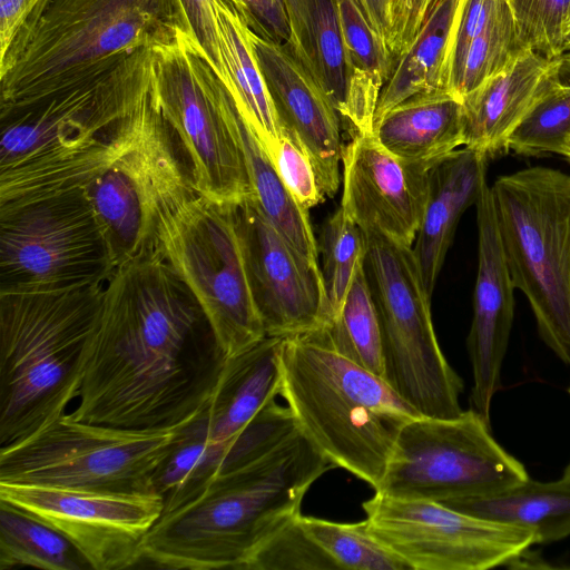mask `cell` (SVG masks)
<instances>
[{
	"mask_svg": "<svg viewBox=\"0 0 570 570\" xmlns=\"http://www.w3.org/2000/svg\"><path fill=\"white\" fill-rule=\"evenodd\" d=\"M298 519L305 532L340 569L411 570L402 558L370 532L365 520L342 523L302 514Z\"/></svg>",
	"mask_w": 570,
	"mask_h": 570,
	"instance_id": "obj_34",
	"label": "cell"
},
{
	"mask_svg": "<svg viewBox=\"0 0 570 570\" xmlns=\"http://www.w3.org/2000/svg\"><path fill=\"white\" fill-rule=\"evenodd\" d=\"M495 3L497 0H460L450 56L449 90L460 75L470 43L487 26Z\"/></svg>",
	"mask_w": 570,
	"mask_h": 570,
	"instance_id": "obj_41",
	"label": "cell"
},
{
	"mask_svg": "<svg viewBox=\"0 0 570 570\" xmlns=\"http://www.w3.org/2000/svg\"><path fill=\"white\" fill-rule=\"evenodd\" d=\"M39 0H0V56L4 55L16 33Z\"/></svg>",
	"mask_w": 570,
	"mask_h": 570,
	"instance_id": "obj_44",
	"label": "cell"
},
{
	"mask_svg": "<svg viewBox=\"0 0 570 570\" xmlns=\"http://www.w3.org/2000/svg\"><path fill=\"white\" fill-rule=\"evenodd\" d=\"M283 337L266 336L226 358L208 405L181 425L154 475V489L173 501L194 494L215 474L248 462L275 443L259 411L281 390Z\"/></svg>",
	"mask_w": 570,
	"mask_h": 570,
	"instance_id": "obj_7",
	"label": "cell"
},
{
	"mask_svg": "<svg viewBox=\"0 0 570 570\" xmlns=\"http://www.w3.org/2000/svg\"><path fill=\"white\" fill-rule=\"evenodd\" d=\"M442 504L480 519L531 530L537 543L570 535V481L563 478L552 482L528 478L492 494Z\"/></svg>",
	"mask_w": 570,
	"mask_h": 570,
	"instance_id": "obj_27",
	"label": "cell"
},
{
	"mask_svg": "<svg viewBox=\"0 0 570 570\" xmlns=\"http://www.w3.org/2000/svg\"><path fill=\"white\" fill-rule=\"evenodd\" d=\"M112 271L81 190L0 212L1 287H66L106 281Z\"/></svg>",
	"mask_w": 570,
	"mask_h": 570,
	"instance_id": "obj_15",
	"label": "cell"
},
{
	"mask_svg": "<svg viewBox=\"0 0 570 570\" xmlns=\"http://www.w3.org/2000/svg\"><path fill=\"white\" fill-rule=\"evenodd\" d=\"M0 500L41 519L94 570L138 568L142 544L164 510L157 492H106L0 483Z\"/></svg>",
	"mask_w": 570,
	"mask_h": 570,
	"instance_id": "obj_17",
	"label": "cell"
},
{
	"mask_svg": "<svg viewBox=\"0 0 570 570\" xmlns=\"http://www.w3.org/2000/svg\"><path fill=\"white\" fill-rule=\"evenodd\" d=\"M478 272L473 317L466 340L472 365V410L490 423L493 395L500 387L514 316L515 289L498 232L491 188L487 185L476 204Z\"/></svg>",
	"mask_w": 570,
	"mask_h": 570,
	"instance_id": "obj_20",
	"label": "cell"
},
{
	"mask_svg": "<svg viewBox=\"0 0 570 570\" xmlns=\"http://www.w3.org/2000/svg\"><path fill=\"white\" fill-rule=\"evenodd\" d=\"M252 41L282 131L309 157L324 196L333 197L340 187L344 149L340 114L321 86L283 45L253 30Z\"/></svg>",
	"mask_w": 570,
	"mask_h": 570,
	"instance_id": "obj_21",
	"label": "cell"
},
{
	"mask_svg": "<svg viewBox=\"0 0 570 570\" xmlns=\"http://www.w3.org/2000/svg\"><path fill=\"white\" fill-rule=\"evenodd\" d=\"M303 335L384 380L381 328L365 261L356 268L340 313L326 325Z\"/></svg>",
	"mask_w": 570,
	"mask_h": 570,
	"instance_id": "obj_31",
	"label": "cell"
},
{
	"mask_svg": "<svg viewBox=\"0 0 570 570\" xmlns=\"http://www.w3.org/2000/svg\"><path fill=\"white\" fill-rule=\"evenodd\" d=\"M138 115L132 142L81 189L114 269L156 252L163 212L195 193L174 149L173 130L150 96V79Z\"/></svg>",
	"mask_w": 570,
	"mask_h": 570,
	"instance_id": "obj_12",
	"label": "cell"
},
{
	"mask_svg": "<svg viewBox=\"0 0 570 570\" xmlns=\"http://www.w3.org/2000/svg\"><path fill=\"white\" fill-rule=\"evenodd\" d=\"M459 6L460 0H439L433 6L411 46L394 59L380 92L374 121L416 94L449 89L450 56Z\"/></svg>",
	"mask_w": 570,
	"mask_h": 570,
	"instance_id": "obj_28",
	"label": "cell"
},
{
	"mask_svg": "<svg viewBox=\"0 0 570 570\" xmlns=\"http://www.w3.org/2000/svg\"><path fill=\"white\" fill-rule=\"evenodd\" d=\"M150 96L188 157L198 195L230 205L253 197L233 122L234 99L179 27L173 39L151 47Z\"/></svg>",
	"mask_w": 570,
	"mask_h": 570,
	"instance_id": "obj_9",
	"label": "cell"
},
{
	"mask_svg": "<svg viewBox=\"0 0 570 570\" xmlns=\"http://www.w3.org/2000/svg\"><path fill=\"white\" fill-rule=\"evenodd\" d=\"M365 269L382 336L384 380L421 416L453 419L463 381L435 335L431 298L412 247L364 230Z\"/></svg>",
	"mask_w": 570,
	"mask_h": 570,
	"instance_id": "obj_10",
	"label": "cell"
},
{
	"mask_svg": "<svg viewBox=\"0 0 570 570\" xmlns=\"http://www.w3.org/2000/svg\"><path fill=\"white\" fill-rule=\"evenodd\" d=\"M487 161L482 154L463 147L429 171L428 199L412 250L430 296L461 215L476 204L488 185Z\"/></svg>",
	"mask_w": 570,
	"mask_h": 570,
	"instance_id": "obj_23",
	"label": "cell"
},
{
	"mask_svg": "<svg viewBox=\"0 0 570 570\" xmlns=\"http://www.w3.org/2000/svg\"><path fill=\"white\" fill-rule=\"evenodd\" d=\"M569 393H570V389H569ZM563 479L570 481V463L568 464V466L564 470V473H563Z\"/></svg>",
	"mask_w": 570,
	"mask_h": 570,
	"instance_id": "obj_48",
	"label": "cell"
},
{
	"mask_svg": "<svg viewBox=\"0 0 570 570\" xmlns=\"http://www.w3.org/2000/svg\"><path fill=\"white\" fill-rule=\"evenodd\" d=\"M258 36L285 45L288 23L284 0H230Z\"/></svg>",
	"mask_w": 570,
	"mask_h": 570,
	"instance_id": "obj_42",
	"label": "cell"
},
{
	"mask_svg": "<svg viewBox=\"0 0 570 570\" xmlns=\"http://www.w3.org/2000/svg\"><path fill=\"white\" fill-rule=\"evenodd\" d=\"M570 136V85L558 77L511 134L508 150L533 157L562 154Z\"/></svg>",
	"mask_w": 570,
	"mask_h": 570,
	"instance_id": "obj_36",
	"label": "cell"
},
{
	"mask_svg": "<svg viewBox=\"0 0 570 570\" xmlns=\"http://www.w3.org/2000/svg\"><path fill=\"white\" fill-rule=\"evenodd\" d=\"M181 425L124 429L76 421L66 413L33 434L0 448V483L155 492L154 475Z\"/></svg>",
	"mask_w": 570,
	"mask_h": 570,
	"instance_id": "obj_11",
	"label": "cell"
},
{
	"mask_svg": "<svg viewBox=\"0 0 570 570\" xmlns=\"http://www.w3.org/2000/svg\"><path fill=\"white\" fill-rule=\"evenodd\" d=\"M523 49L509 0H497L487 26L469 46L451 91L462 99L507 68Z\"/></svg>",
	"mask_w": 570,
	"mask_h": 570,
	"instance_id": "obj_33",
	"label": "cell"
},
{
	"mask_svg": "<svg viewBox=\"0 0 570 570\" xmlns=\"http://www.w3.org/2000/svg\"><path fill=\"white\" fill-rule=\"evenodd\" d=\"M568 52H570V42H569V50H568Z\"/></svg>",
	"mask_w": 570,
	"mask_h": 570,
	"instance_id": "obj_49",
	"label": "cell"
},
{
	"mask_svg": "<svg viewBox=\"0 0 570 570\" xmlns=\"http://www.w3.org/2000/svg\"><path fill=\"white\" fill-rule=\"evenodd\" d=\"M362 508L370 532L411 570L508 566L537 544L531 530L480 519L431 500L375 492Z\"/></svg>",
	"mask_w": 570,
	"mask_h": 570,
	"instance_id": "obj_16",
	"label": "cell"
},
{
	"mask_svg": "<svg viewBox=\"0 0 570 570\" xmlns=\"http://www.w3.org/2000/svg\"><path fill=\"white\" fill-rule=\"evenodd\" d=\"M225 362L194 296L156 250L105 282L79 403L68 415L124 429L179 426L208 405Z\"/></svg>",
	"mask_w": 570,
	"mask_h": 570,
	"instance_id": "obj_1",
	"label": "cell"
},
{
	"mask_svg": "<svg viewBox=\"0 0 570 570\" xmlns=\"http://www.w3.org/2000/svg\"><path fill=\"white\" fill-rule=\"evenodd\" d=\"M529 478L493 439L479 413L453 419L420 416L399 434L375 492L435 502L492 494Z\"/></svg>",
	"mask_w": 570,
	"mask_h": 570,
	"instance_id": "obj_13",
	"label": "cell"
},
{
	"mask_svg": "<svg viewBox=\"0 0 570 570\" xmlns=\"http://www.w3.org/2000/svg\"><path fill=\"white\" fill-rule=\"evenodd\" d=\"M525 48L549 59L569 50L570 0H509Z\"/></svg>",
	"mask_w": 570,
	"mask_h": 570,
	"instance_id": "obj_37",
	"label": "cell"
},
{
	"mask_svg": "<svg viewBox=\"0 0 570 570\" xmlns=\"http://www.w3.org/2000/svg\"><path fill=\"white\" fill-rule=\"evenodd\" d=\"M558 78L561 83L570 85V52L560 57Z\"/></svg>",
	"mask_w": 570,
	"mask_h": 570,
	"instance_id": "obj_46",
	"label": "cell"
},
{
	"mask_svg": "<svg viewBox=\"0 0 570 570\" xmlns=\"http://www.w3.org/2000/svg\"><path fill=\"white\" fill-rule=\"evenodd\" d=\"M151 48L108 76L1 120L0 170H32L104 144L145 89Z\"/></svg>",
	"mask_w": 570,
	"mask_h": 570,
	"instance_id": "obj_14",
	"label": "cell"
},
{
	"mask_svg": "<svg viewBox=\"0 0 570 570\" xmlns=\"http://www.w3.org/2000/svg\"><path fill=\"white\" fill-rule=\"evenodd\" d=\"M491 188L507 265L539 334L570 366V175L530 167Z\"/></svg>",
	"mask_w": 570,
	"mask_h": 570,
	"instance_id": "obj_6",
	"label": "cell"
},
{
	"mask_svg": "<svg viewBox=\"0 0 570 570\" xmlns=\"http://www.w3.org/2000/svg\"><path fill=\"white\" fill-rule=\"evenodd\" d=\"M358 2L374 29L387 45L392 29L391 0H358Z\"/></svg>",
	"mask_w": 570,
	"mask_h": 570,
	"instance_id": "obj_45",
	"label": "cell"
},
{
	"mask_svg": "<svg viewBox=\"0 0 570 570\" xmlns=\"http://www.w3.org/2000/svg\"><path fill=\"white\" fill-rule=\"evenodd\" d=\"M178 27L174 0H39L0 56L1 120L108 76Z\"/></svg>",
	"mask_w": 570,
	"mask_h": 570,
	"instance_id": "obj_3",
	"label": "cell"
},
{
	"mask_svg": "<svg viewBox=\"0 0 570 570\" xmlns=\"http://www.w3.org/2000/svg\"><path fill=\"white\" fill-rule=\"evenodd\" d=\"M334 468L297 429L164 511L145 539L138 568L243 570L272 534L301 514L305 493Z\"/></svg>",
	"mask_w": 570,
	"mask_h": 570,
	"instance_id": "obj_2",
	"label": "cell"
},
{
	"mask_svg": "<svg viewBox=\"0 0 570 570\" xmlns=\"http://www.w3.org/2000/svg\"><path fill=\"white\" fill-rule=\"evenodd\" d=\"M299 514L272 534L243 570H337L338 566L305 532Z\"/></svg>",
	"mask_w": 570,
	"mask_h": 570,
	"instance_id": "obj_38",
	"label": "cell"
},
{
	"mask_svg": "<svg viewBox=\"0 0 570 570\" xmlns=\"http://www.w3.org/2000/svg\"><path fill=\"white\" fill-rule=\"evenodd\" d=\"M106 281L0 288V448L59 419L78 397Z\"/></svg>",
	"mask_w": 570,
	"mask_h": 570,
	"instance_id": "obj_4",
	"label": "cell"
},
{
	"mask_svg": "<svg viewBox=\"0 0 570 570\" xmlns=\"http://www.w3.org/2000/svg\"><path fill=\"white\" fill-rule=\"evenodd\" d=\"M233 122L246 163L252 198L284 239L303 257L320 266L317 239L308 210L286 188L273 159L236 105Z\"/></svg>",
	"mask_w": 570,
	"mask_h": 570,
	"instance_id": "obj_30",
	"label": "cell"
},
{
	"mask_svg": "<svg viewBox=\"0 0 570 570\" xmlns=\"http://www.w3.org/2000/svg\"><path fill=\"white\" fill-rule=\"evenodd\" d=\"M237 216L266 336L293 337L326 325L331 307L321 267L284 239L252 197L237 205Z\"/></svg>",
	"mask_w": 570,
	"mask_h": 570,
	"instance_id": "obj_18",
	"label": "cell"
},
{
	"mask_svg": "<svg viewBox=\"0 0 570 570\" xmlns=\"http://www.w3.org/2000/svg\"><path fill=\"white\" fill-rule=\"evenodd\" d=\"M273 161L284 185L304 209L309 210L324 202L309 157L284 131Z\"/></svg>",
	"mask_w": 570,
	"mask_h": 570,
	"instance_id": "obj_39",
	"label": "cell"
},
{
	"mask_svg": "<svg viewBox=\"0 0 570 570\" xmlns=\"http://www.w3.org/2000/svg\"><path fill=\"white\" fill-rule=\"evenodd\" d=\"M561 156H563L570 164V136L568 137Z\"/></svg>",
	"mask_w": 570,
	"mask_h": 570,
	"instance_id": "obj_47",
	"label": "cell"
},
{
	"mask_svg": "<svg viewBox=\"0 0 570 570\" xmlns=\"http://www.w3.org/2000/svg\"><path fill=\"white\" fill-rule=\"evenodd\" d=\"M223 78L234 102L273 159L282 127L258 63L252 29L230 0H216Z\"/></svg>",
	"mask_w": 570,
	"mask_h": 570,
	"instance_id": "obj_25",
	"label": "cell"
},
{
	"mask_svg": "<svg viewBox=\"0 0 570 570\" xmlns=\"http://www.w3.org/2000/svg\"><path fill=\"white\" fill-rule=\"evenodd\" d=\"M373 134L394 156L434 165L464 146L462 99L446 88L416 94L374 121Z\"/></svg>",
	"mask_w": 570,
	"mask_h": 570,
	"instance_id": "obj_24",
	"label": "cell"
},
{
	"mask_svg": "<svg viewBox=\"0 0 570 570\" xmlns=\"http://www.w3.org/2000/svg\"><path fill=\"white\" fill-rule=\"evenodd\" d=\"M334 1L352 70L350 100L343 120L351 135L372 131L380 92L394 58L358 0Z\"/></svg>",
	"mask_w": 570,
	"mask_h": 570,
	"instance_id": "obj_29",
	"label": "cell"
},
{
	"mask_svg": "<svg viewBox=\"0 0 570 570\" xmlns=\"http://www.w3.org/2000/svg\"><path fill=\"white\" fill-rule=\"evenodd\" d=\"M317 248L331 321L343 306L358 264L365 261L366 234L340 206L321 227Z\"/></svg>",
	"mask_w": 570,
	"mask_h": 570,
	"instance_id": "obj_35",
	"label": "cell"
},
{
	"mask_svg": "<svg viewBox=\"0 0 570 570\" xmlns=\"http://www.w3.org/2000/svg\"><path fill=\"white\" fill-rule=\"evenodd\" d=\"M216 0H174L178 26L205 52L223 78V62L216 20Z\"/></svg>",
	"mask_w": 570,
	"mask_h": 570,
	"instance_id": "obj_40",
	"label": "cell"
},
{
	"mask_svg": "<svg viewBox=\"0 0 570 570\" xmlns=\"http://www.w3.org/2000/svg\"><path fill=\"white\" fill-rule=\"evenodd\" d=\"M341 207L363 230L412 247L423 217L433 165L401 159L373 131L344 146Z\"/></svg>",
	"mask_w": 570,
	"mask_h": 570,
	"instance_id": "obj_19",
	"label": "cell"
},
{
	"mask_svg": "<svg viewBox=\"0 0 570 570\" xmlns=\"http://www.w3.org/2000/svg\"><path fill=\"white\" fill-rule=\"evenodd\" d=\"M157 250L194 296L224 355L266 337L254 299L237 205L196 191L168 205L157 228Z\"/></svg>",
	"mask_w": 570,
	"mask_h": 570,
	"instance_id": "obj_8",
	"label": "cell"
},
{
	"mask_svg": "<svg viewBox=\"0 0 570 570\" xmlns=\"http://www.w3.org/2000/svg\"><path fill=\"white\" fill-rule=\"evenodd\" d=\"M17 567L91 569L62 533L36 515L0 500V570Z\"/></svg>",
	"mask_w": 570,
	"mask_h": 570,
	"instance_id": "obj_32",
	"label": "cell"
},
{
	"mask_svg": "<svg viewBox=\"0 0 570 570\" xmlns=\"http://www.w3.org/2000/svg\"><path fill=\"white\" fill-rule=\"evenodd\" d=\"M288 39L283 45L328 96L343 120L352 70L334 0H284Z\"/></svg>",
	"mask_w": 570,
	"mask_h": 570,
	"instance_id": "obj_26",
	"label": "cell"
},
{
	"mask_svg": "<svg viewBox=\"0 0 570 570\" xmlns=\"http://www.w3.org/2000/svg\"><path fill=\"white\" fill-rule=\"evenodd\" d=\"M438 1L391 0L392 29L387 47L394 59L411 46Z\"/></svg>",
	"mask_w": 570,
	"mask_h": 570,
	"instance_id": "obj_43",
	"label": "cell"
},
{
	"mask_svg": "<svg viewBox=\"0 0 570 570\" xmlns=\"http://www.w3.org/2000/svg\"><path fill=\"white\" fill-rule=\"evenodd\" d=\"M560 58L523 49L502 71L462 97L464 146L488 160L507 154L508 141L558 77Z\"/></svg>",
	"mask_w": 570,
	"mask_h": 570,
	"instance_id": "obj_22",
	"label": "cell"
},
{
	"mask_svg": "<svg viewBox=\"0 0 570 570\" xmlns=\"http://www.w3.org/2000/svg\"><path fill=\"white\" fill-rule=\"evenodd\" d=\"M279 396L322 454L374 491L402 429L421 416L385 380L306 335L284 338Z\"/></svg>",
	"mask_w": 570,
	"mask_h": 570,
	"instance_id": "obj_5",
	"label": "cell"
}]
</instances>
